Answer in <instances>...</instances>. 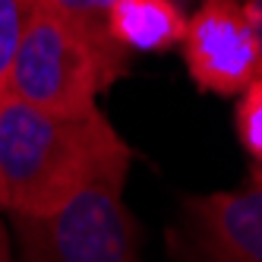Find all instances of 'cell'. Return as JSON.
I'll use <instances>...</instances> for the list:
<instances>
[{
  "label": "cell",
  "mask_w": 262,
  "mask_h": 262,
  "mask_svg": "<svg viewBox=\"0 0 262 262\" xmlns=\"http://www.w3.org/2000/svg\"><path fill=\"white\" fill-rule=\"evenodd\" d=\"M129 164V145L98 107L63 117L0 95V205L10 215H48Z\"/></svg>",
  "instance_id": "obj_1"
},
{
  "label": "cell",
  "mask_w": 262,
  "mask_h": 262,
  "mask_svg": "<svg viewBox=\"0 0 262 262\" xmlns=\"http://www.w3.org/2000/svg\"><path fill=\"white\" fill-rule=\"evenodd\" d=\"M126 177L104 174L48 215H10L16 262H142L139 224L123 205Z\"/></svg>",
  "instance_id": "obj_3"
},
{
  "label": "cell",
  "mask_w": 262,
  "mask_h": 262,
  "mask_svg": "<svg viewBox=\"0 0 262 262\" xmlns=\"http://www.w3.org/2000/svg\"><path fill=\"white\" fill-rule=\"evenodd\" d=\"M126 73V54L101 48L41 7H35L7 70L4 92L13 101L76 117L95 111V98Z\"/></svg>",
  "instance_id": "obj_2"
},
{
  "label": "cell",
  "mask_w": 262,
  "mask_h": 262,
  "mask_svg": "<svg viewBox=\"0 0 262 262\" xmlns=\"http://www.w3.org/2000/svg\"><path fill=\"white\" fill-rule=\"evenodd\" d=\"M0 262H16V256H13V240H10V231H7L4 218H0Z\"/></svg>",
  "instance_id": "obj_11"
},
{
  "label": "cell",
  "mask_w": 262,
  "mask_h": 262,
  "mask_svg": "<svg viewBox=\"0 0 262 262\" xmlns=\"http://www.w3.org/2000/svg\"><path fill=\"white\" fill-rule=\"evenodd\" d=\"M107 29L126 54H152L183 41L186 16L174 0H114Z\"/></svg>",
  "instance_id": "obj_6"
},
{
  "label": "cell",
  "mask_w": 262,
  "mask_h": 262,
  "mask_svg": "<svg viewBox=\"0 0 262 262\" xmlns=\"http://www.w3.org/2000/svg\"><path fill=\"white\" fill-rule=\"evenodd\" d=\"M35 7H41V10H48L54 16H60L63 23H70L73 29H79L82 35H89V38L95 41V45H101V48L123 51L114 38H111V29H107L114 0H35Z\"/></svg>",
  "instance_id": "obj_7"
},
{
  "label": "cell",
  "mask_w": 262,
  "mask_h": 262,
  "mask_svg": "<svg viewBox=\"0 0 262 262\" xmlns=\"http://www.w3.org/2000/svg\"><path fill=\"white\" fill-rule=\"evenodd\" d=\"M234 126L243 152L253 161V177H262V76L240 92Z\"/></svg>",
  "instance_id": "obj_8"
},
{
  "label": "cell",
  "mask_w": 262,
  "mask_h": 262,
  "mask_svg": "<svg viewBox=\"0 0 262 262\" xmlns=\"http://www.w3.org/2000/svg\"><path fill=\"white\" fill-rule=\"evenodd\" d=\"M183 60L193 82L212 95H240L262 76L259 45L240 0H205L186 19Z\"/></svg>",
  "instance_id": "obj_5"
},
{
  "label": "cell",
  "mask_w": 262,
  "mask_h": 262,
  "mask_svg": "<svg viewBox=\"0 0 262 262\" xmlns=\"http://www.w3.org/2000/svg\"><path fill=\"white\" fill-rule=\"evenodd\" d=\"M243 4V13L253 26V35H256V45H259V60H262V0H240Z\"/></svg>",
  "instance_id": "obj_10"
},
{
  "label": "cell",
  "mask_w": 262,
  "mask_h": 262,
  "mask_svg": "<svg viewBox=\"0 0 262 262\" xmlns=\"http://www.w3.org/2000/svg\"><path fill=\"white\" fill-rule=\"evenodd\" d=\"M32 10H35V0H0V92H4L13 51L19 45V35L29 23Z\"/></svg>",
  "instance_id": "obj_9"
},
{
  "label": "cell",
  "mask_w": 262,
  "mask_h": 262,
  "mask_svg": "<svg viewBox=\"0 0 262 262\" xmlns=\"http://www.w3.org/2000/svg\"><path fill=\"white\" fill-rule=\"evenodd\" d=\"M171 253L180 262H262V177L243 190L183 199Z\"/></svg>",
  "instance_id": "obj_4"
}]
</instances>
